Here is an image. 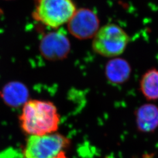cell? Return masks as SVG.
Wrapping results in <instances>:
<instances>
[{
    "label": "cell",
    "instance_id": "obj_1",
    "mask_svg": "<svg viewBox=\"0 0 158 158\" xmlns=\"http://www.w3.org/2000/svg\"><path fill=\"white\" fill-rule=\"evenodd\" d=\"M19 120L23 131L31 135H45L55 133L60 117L55 105L38 100L26 102Z\"/></svg>",
    "mask_w": 158,
    "mask_h": 158
},
{
    "label": "cell",
    "instance_id": "obj_2",
    "mask_svg": "<svg viewBox=\"0 0 158 158\" xmlns=\"http://www.w3.org/2000/svg\"><path fill=\"white\" fill-rule=\"evenodd\" d=\"M32 17L52 28L68 23L77 10L72 0H34Z\"/></svg>",
    "mask_w": 158,
    "mask_h": 158
},
{
    "label": "cell",
    "instance_id": "obj_3",
    "mask_svg": "<svg viewBox=\"0 0 158 158\" xmlns=\"http://www.w3.org/2000/svg\"><path fill=\"white\" fill-rule=\"evenodd\" d=\"M130 36L118 25L110 23L99 29L94 37L93 49L102 56H118L124 52Z\"/></svg>",
    "mask_w": 158,
    "mask_h": 158
},
{
    "label": "cell",
    "instance_id": "obj_4",
    "mask_svg": "<svg viewBox=\"0 0 158 158\" xmlns=\"http://www.w3.org/2000/svg\"><path fill=\"white\" fill-rule=\"evenodd\" d=\"M69 145V140L61 134L31 135L23 152V158H54Z\"/></svg>",
    "mask_w": 158,
    "mask_h": 158
},
{
    "label": "cell",
    "instance_id": "obj_5",
    "mask_svg": "<svg viewBox=\"0 0 158 158\" xmlns=\"http://www.w3.org/2000/svg\"><path fill=\"white\" fill-rule=\"evenodd\" d=\"M99 26L100 21L96 13L85 8L77 10L68 23L70 33L80 40L94 38Z\"/></svg>",
    "mask_w": 158,
    "mask_h": 158
},
{
    "label": "cell",
    "instance_id": "obj_6",
    "mask_svg": "<svg viewBox=\"0 0 158 158\" xmlns=\"http://www.w3.org/2000/svg\"><path fill=\"white\" fill-rule=\"evenodd\" d=\"M70 47L67 36L59 31L46 34L40 44V52L44 56L54 60L64 59L68 55Z\"/></svg>",
    "mask_w": 158,
    "mask_h": 158
},
{
    "label": "cell",
    "instance_id": "obj_7",
    "mask_svg": "<svg viewBox=\"0 0 158 158\" xmlns=\"http://www.w3.org/2000/svg\"><path fill=\"white\" fill-rule=\"evenodd\" d=\"M136 125L143 133H151L158 128V107L153 104H145L136 110Z\"/></svg>",
    "mask_w": 158,
    "mask_h": 158
},
{
    "label": "cell",
    "instance_id": "obj_8",
    "mask_svg": "<svg viewBox=\"0 0 158 158\" xmlns=\"http://www.w3.org/2000/svg\"><path fill=\"white\" fill-rule=\"evenodd\" d=\"M131 70V67L127 60L118 57L108 62L106 67V74L111 83L120 85L129 80Z\"/></svg>",
    "mask_w": 158,
    "mask_h": 158
},
{
    "label": "cell",
    "instance_id": "obj_9",
    "mask_svg": "<svg viewBox=\"0 0 158 158\" xmlns=\"http://www.w3.org/2000/svg\"><path fill=\"white\" fill-rule=\"evenodd\" d=\"M140 90L148 100H158V70L151 69L142 76Z\"/></svg>",
    "mask_w": 158,
    "mask_h": 158
},
{
    "label": "cell",
    "instance_id": "obj_10",
    "mask_svg": "<svg viewBox=\"0 0 158 158\" xmlns=\"http://www.w3.org/2000/svg\"><path fill=\"white\" fill-rule=\"evenodd\" d=\"M2 97L8 104L17 106L25 102L28 91L25 86L19 83H11L6 85L2 91Z\"/></svg>",
    "mask_w": 158,
    "mask_h": 158
},
{
    "label": "cell",
    "instance_id": "obj_11",
    "mask_svg": "<svg viewBox=\"0 0 158 158\" xmlns=\"http://www.w3.org/2000/svg\"><path fill=\"white\" fill-rule=\"evenodd\" d=\"M141 158H154V155L153 153H146Z\"/></svg>",
    "mask_w": 158,
    "mask_h": 158
},
{
    "label": "cell",
    "instance_id": "obj_12",
    "mask_svg": "<svg viewBox=\"0 0 158 158\" xmlns=\"http://www.w3.org/2000/svg\"><path fill=\"white\" fill-rule=\"evenodd\" d=\"M68 158L66 156V155H65V154H64V152L63 151L62 152L60 153L59 154H58L55 157V158Z\"/></svg>",
    "mask_w": 158,
    "mask_h": 158
}]
</instances>
